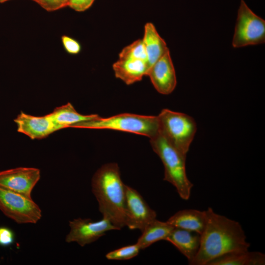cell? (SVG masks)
<instances>
[{
	"label": "cell",
	"mask_w": 265,
	"mask_h": 265,
	"mask_svg": "<svg viewBox=\"0 0 265 265\" xmlns=\"http://www.w3.org/2000/svg\"><path fill=\"white\" fill-rule=\"evenodd\" d=\"M71 128L107 129L132 133L151 138L159 133L157 116L121 113L107 118L97 117L75 124Z\"/></svg>",
	"instance_id": "4"
},
{
	"label": "cell",
	"mask_w": 265,
	"mask_h": 265,
	"mask_svg": "<svg viewBox=\"0 0 265 265\" xmlns=\"http://www.w3.org/2000/svg\"><path fill=\"white\" fill-rule=\"evenodd\" d=\"M40 170L20 167L0 171V186L31 197V192L40 179Z\"/></svg>",
	"instance_id": "10"
},
{
	"label": "cell",
	"mask_w": 265,
	"mask_h": 265,
	"mask_svg": "<svg viewBox=\"0 0 265 265\" xmlns=\"http://www.w3.org/2000/svg\"><path fill=\"white\" fill-rule=\"evenodd\" d=\"M146 52L149 68L169 50L164 39L158 32L152 23L144 26L142 39Z\"/></svg>",
	"instance_id": "16"
},
{
	"label": "cell",
	"mask_w": 265,
	"mask_h": 265,
	"mask_svg": "<svg viewBox=\"0 0 265 265\" xmlns=\"http://www.w3.org/2000/svg\"><path fill=\"white\" fill-rule=\"evenodd\" d=\"M126 226L142 231L145 226L156 219V212L135 189L125 185Z\"/></svg>",
	"instance_id": "9"
},
{
	"label": "cell",
	"mask_w": 265,
	"mask_h": 265,
	"mask_svg": "<svg viewBox=\"0 0 265 265\" xmlns=\"http://www.w3.org/2000/svg\"><path fill=\"white\" fill-rule=\"evenodd\" d=\"M119 58L137 59L148 62L147 55L142 39H137L124 48L119 54Z\"/></svg>",
	"instance_id": "20"
},
{
	"label": "cell",
	"mask_w": 265,
	"mask_h": 265,
	"mask_svg": "<svg viewBox=\"0 0 265 265\" xmlns=\"http://www.w3.org/2000/svg\"><path fill=\"white\" fill-rule=\"evenodd\" d=\"M35 2L48 11H54L68 6L69 0H34Z\"/></svg>",
	"instance_id": "22"
},
{
	"label": "cell",
	"mask_w": 265,
	"mask_h": 265,
	"mask_svg": "<svg viewBox=\"0 0 265 265\" xmlns=\"http://www.w3.org/2000/svg\"><path fill=\"white\" fill-rule=\"evenodd\" d=\"M49 116L61 129L71 127L75 124L89 120L99 116L97 114L83 115L78 112L73 105L68 103L55 108Z\"/></svg>",
	"instance_id": "19"
},
{
	"label": "cell",
	"mask_w": 265,
	"mask_h": 265,
	"mask_svg": "<svg viewBox=\"0 0 265 265\" xmlns=\"http://www.w3.org/2000/svg\"><path fill=\"white\" fill-rule=\"evenodd\" d=\"M63 46L66 52L72 54L79 53L81 50V46L78 41L67 35L61 37Z\"/></svg>",
	"instance_id": "23"
},
{
	"label": "cell",
	"mask_w": 265,
	"mask_h": 265,
	"mask_svg": "<svg viewBox=\"0 0 265 265\" xmlns=\"http://www.w3.org/2000/svg\"><path fill=\"white\" fill-rule=\"evenodd\" d=\"M69 225L70 230L65 237V241L75 242L82 247L96 241L109 231L118 230L104 217L97 221L90 218H78L69 221Z\"/></svg>",
	"instance_id": "8"
},
{
	"label": "cell",
	"mask_w": 265,
	"mask_h": 265,
	"mask_svg": "<svg viewBox=\"0 0 265 265\" xmlns=\"http://www.w3.org/2000/svg\"><path fill=\"white\" fill-rule=\"evenodd\" d=\"M207 221L206 211L184 209L176 212L166 222L174 228L186 230L201 234Z\"/></svg>",
	"instance_id": "15"
},
{
	"label": "cell",
	"mask_w": 265,
	"mask_h": 265,
	"mask_svg": "<svg viewBox=\"0 0 265 265\" xmlns=\"http://www.w3.org/2000/svg\"><path fill=\"white\" fill-rule=\"evenodd\" d=\"M15 241V234L9 228L0 227V245L8 246Z\"/></svg>",
	"instance_id": "24"
},
{
	"label": "cell",
	"mask_w": 265,
	"mask_h": 265,
	"mask_svg": "<svg viewBox=\"0 0 265 265\" xmlns=\"http://www.w3.org/2000/svg\"><path fill=\"white\" fill-rule=\"evenodd\" d=\"M140 250L136 243L111 251L106 255V258L109 260H130L137 256Z\"/></svg>",
	"instance_id": "21"
},
{
	"label": "cell",
	"mask_w": 265,
	"mask_h": 265,
	"mask_svg": "<svg viewBox=\"0 0 265 265\" xmlns=\"http://www.w3.org/2000/svg\"><path fill=\"white\" fill-rule=\"evenodd\" d=\"M116 78L127 85L140 81L149 69L147 62L137 59L119 58L112 65Z\"/></svg>",
	"instance_id": "13"
},
{
	"label": "cell",
	"mask_w": 265,
	"mask_h": 265,
	"mask_svg": "<svg viewBox=\"0 0 265 265\" xmlns=\"http://www.w3.org/2000/svg\"><path fill=\"white\" fill-rule=\"evenodd\" d=\"M17 131L32 139L47 137L56 131L61 129L51 118L49 114L35 116L21 112L14 119Z\"/></svg>",
	"instance_id": "12"
},
{
	"label": "cell",
	"mask_w": 265,
	"mask_h": 265,
	"mask_svg": "<svg viewBox=\"0 0 265 265\" xmlns=\"http://www.w3.org/2000/svg\"><path fill=\"white\" fill-rule=\"evenodd\" d=\"M174 228L166 221H161L156 218L145 226L136 243L141 250L146 249L157 241L166 240Z\"/></svg>",
	"instance_id": "18"
},
{
	"label": "cell",
	"mask_w": 265,
	"mask_h": 265,
	"mask_svg": "<svg viewBox=\"0 0 265 265\" xmlns=\"http://www.w3.org/2000/svg\"><path fill=\"white\" fill-rule=\"evenodd\" d=\"M150 139L153 151L163 163L164 169L163 180L176 188L182 199L188 200L193 185L186 175V155L171 145L159 132Z\"/></svg>",
	"instance_id": "3"
},
{
	"label": "cell",
	"mask_w": 265,
	"mask_h": 265,
	"mask_svg": "<svg viewBox=\"0 0 265 265\" xmlns=\"http://www.w3.org/2000/svg\"><path fill=\"white\" fill-rule=\"evenodd\" d=\"M159 132L176 149L186 155L197 131L191 116L181 112L163 109L157 116Z\"/></svg>",
	"instance_id": "5"
},
{
	"label": "cell",
	"mask_w": 265,
	"mask_h": 265,
	"mask_svg": "<svg viewBox=\"0 0 265 265\" xmlns=\"http://www.w3.org/2000/svg\"><path fill=\"white\" fill-rule=\"evenodd\" d=\"M0 210L18 224H35L42 217V211L32 199L0 186Z\"/></svg>",
	"instance_id": "6"
},
{
	"label": "cell",
	"mask_w": 265,
	"mask_h": 265,
	"mask_svg": "<svg viewBox=\"0 0 265 265\" xmlns=\"http://www.w3.org/2000/svg\"><path fill=\"white\" fill-rule=\"evenodd\" d=\"M200 234L178 228H174L166 240L174 245L189 264L196 256L200 244Z\"/></svg>",
	"instance_id": "14"
},
{
	"label": "cell",
	"mask_w": 265,
	"mask_h": 265,
	"mask_svg": "<svg viewBox=\"0 0 265 265\" xmlns=\"http://www.w3.org/2000/svg\"><path fill=\"white\" fill-rule=\"evenodd\" d=\"M8 0H0V3H3V2H6ZM33 0L34 1V0Z\"/></svg>",
	"instance_id": "26"
},
{
	"label": "cell",
	"mask_w": 265,
	"mask_h": 265,
	"mask_svg": "<svg viewBox=\"0 0 265 265\" xmlns=\"http://www.w3.org/2000/svg\"><path fill=\"white\" fill-rule=\"evenodd\" d=\"M125 185L117 163L105 164L93 175L92 191L96 197L103 217L118 230L126 226Z\"/></svg>",
	"instance_id": "2"
},
{
	"label": "cell",
	"mask_w": 265,
	"mask_h": 265,
	"mask_svg": "<svg viewBox=\"0 0 265 265\" xmlns=\"http://www.w3.org/2000/svg\"><path fill=\"white\" fill-rule=\"evenodd\" d=\"M206 224L201 235L198 251L191 265H207L226 253L248 250L250 244L240 223L218 214L209 207Z\"/></svg>",
	"instance_id": "1"
},
{
	"label": "cell",
	"mask_w": 265,
	"mask_h": 265,
	"mask_svg": "<svg viewBox=\"0 0 265 265\" xmlns=\"http://www.w3.org/2000/svg\"><path fill=\"white\" fill-rule=\"evenodd\" d=\"M265 255L259 251L248 250L229 252L219 256L207 265H264Z\"/></svg>",
	"instance_id": "17"
},
{
	"label": "cell",
	"mask_w": 265,
	"mask_h": 265,
	"mask_svg": "<svg viewBox=\"0 0 265 265\" xmlns=\"http://www.w3.org/2000/svg\"><path fill=\"white\" fill-rule=\"evenodd\" d=\"M95 0H69L68 6L77 12H83L89 8Z\"/></svg>",
	"instance_id": "25"
},
{
	"label": "cell",
	"mask_w": 265,
	"mask_h": 265,
	"mask_svg": "<svg viewBox=\"0 0 265 265\" xmlns=\"http://www.w3.org/2000/svg\"><path fill=\"white\" fill-rule=\"evenodd\" d=\"M265 21L241 0L232 40L234 48L264 43Z\"/></svg>",
	"instance_id": "7"
},
{
	"label": "cell",
	"mask_w": 265,
	"mask_h": 265,
	"mask_svg": "<svg viewBox=\"0 0 265 265\" xmlns=\"http://www.w3.org/2000/svg\"><path fill=\"white\" fill-rule=\"evenodd\" d=\"M146 76L159 93L168 95L174 91L177 80L169 50L150 67Z\"/></svg>",
	"instance_id": "11"
}]
</instances>
